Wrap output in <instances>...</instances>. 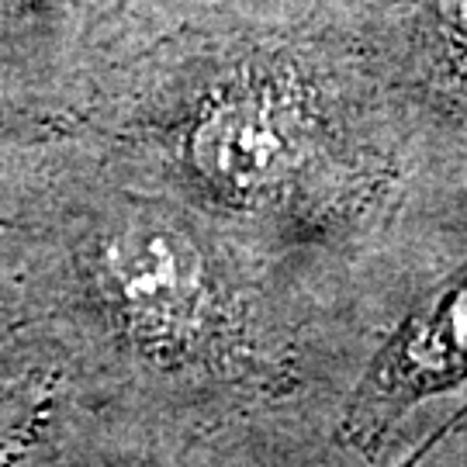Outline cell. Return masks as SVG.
Masks as SVG:
<instances>
[{
    "label": "cell",
    "mask_w": 467,
    "mask_h": 467,
    "mask_svg": "<svg viewBox=\"0 0 467 467\" xmlns=\"http://www.w3.org/2000/svg\"><path fill=\"white\" fill-rule=\"evenodd\" d=\"M98 277L121 326L142 350L181 364H222L235 316L204 253L163 222L121 225L100 243Z\"/></svg>",
    "instance_id": "1"
},
{
    "label": "cell",
    "mask_w": 467,
    "mask_h": 467,
    "mask_svg": "<svg viewBox=\"0 0 467 467\" xmlns=\"http://www.w3.org/2000/svg\"><path fill=\"white\" fill-rule=\"evenodd\" d=\"M201 170L222 184L256 191L281 181L295 163V139L284 118L256 98L225 100L198 129Z\"/></svg>",
    "instance_id": "3"
},
{
    "label": "cell",
    "mask_w": 467,
    "mask_h": 467,
    "mask_svg": "<svg viewBox=\"0 0 467 467\" xmlns=\"http://www.w3.org/2000/svg\"><path fill=\"white\" fill-rule=\"evenodd\" d=\"M467 381V267L384 343L347 409L350 443H374L416 401Z\"/></svg>",
    "instance_id": "2"
},
{
    "label": "cell",
    "mask_w": 467,
    "mask_h": 467,
    "mask_svg": "<svg viewBox=\"0 0 467 467\" xmlns=\"http://www.w3.org/2000/svg\"><path fill=\"white\" fill-rule=\"evenodd\" d=\"M17 357H21L17 326L11 308L0 305V461L11 453L25 409H32V370Z\"/></svg>",
    "instance_id": "4"
},
{
    "label": "cell",
    "mask_w": 467,
    "mask_h": 467,
    "mask_svg": "<svg viewBox=\"0 0 467 467\" xmlns=\"http://www.w3.org/2000/svg\"><path fill=\"white\" fill-rule=\"evenodd\" d=\"M433 42L453 87L467 90V0H430Z\"/></svg>",
    "instance_id": "5"
}]
</instances>
